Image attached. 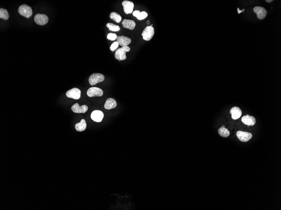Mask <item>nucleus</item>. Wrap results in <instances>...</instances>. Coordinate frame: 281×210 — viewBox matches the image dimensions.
Here are the masks:
<instances>
[{
  "instance_id": "nucleus-1",
  "label": "nucleus",
  "mask_w": 281,
  "mask_h": 210,
  "mask_svg": "<svg viewBox=\"0 0 281 210\" xmlns=\"http://www.w3.org/2000/svg\"><path fill=\"white\" fill-rule=\"evenodd\" d=\"M130 47L123 46L117 49L116 52L115 57L116 59L119 61L124 60L126 59V53L130 51Z\"/></svg>"
},
{
  "instance_id": "nucleus-2",
  "label": "nucleus",
  "mask_w": 281,
  "mask_h": 210,
  "mask_svg": "<svg viewBox=\"0 0 281 210\" xmlns=\"http://www.w3.org/2000/svg\"><path fill=\"white\" fill-rule=\"evenodd\" d=\"M18 12L19 14L26 18H30L33 14L32 8L26 4H23L19 7Z\"/></svg>"
},
{
  "instance_id": "nucleus-3",
  "label": "nucleus",
  "mask_w": 281,
  "mask_h": 210,
  "mask_svg": "<svg viewBox=\"0 0 281 210\" xmlns=\"http://www.w3.org/2000/svg\"><path fill=\"white\" fill-rule=\"evenodd\" d=\"M154 34H155L154 28H153V26H149L146 27L144 30L143 32L141 34V35L144 40L146 41H149L153 37Z\"/></svg>"
},
{
  "instance_id": "nucleus-4",
  "label": "nucleus",
  "mask_w": 281,
  "mask_h": 210,
  "mask_svg": "<svg viewBox=\"0 0 281 210\" xmlns=\"http://www.w3.org/2000/svg\"><path fill=\"white\" fill-rule=\"evenodd\" d=\"M104 80V76L102 74L94 73L89 78V83L91 85L94 86L99 83L102 82Z\"/></svg>"
},
{
  "instance_id": "nucleus-5",
  "label": "nucleus",
  "mask_w": 281,
  "mask_h": 210,
  "mask_svg": "<svg viewBox=\"0 0 281 210\" xmlns=\"http://www.w3.org/2000/svg\"><path fill=\"white\" fill-rule=\"evenodd\" d=\"M87 95L88 97H101L103 95V91L102 89L98 87H91L88 90Z\"/></svg>"
},
{
  "instance_id": "nucleus-6",
  "label": "nucleus",
  "mask_w": 281,
  "mask_h": 210,
  "mask_svg": "<svg viewBox=\"0 0 281 210\" xmlns=\"http://www.w3.org/2000/svg\"><path fill=\"white\" fill-rule=\"evenodd\" d=\"M81 91L78 88H74L66 92L67 97L74 99H78L80 98Z\"/></svg>"
},
{
  "instance_id": "nucleus-7",
  "label": "nucleus",
  "mask_w": 281,
  "mask_h": 210,
  "mask_svg": "<svg viewBox=\"0 0 281 210\" xmlns=\"http://www.w3.org/2000/svg\"><path fill=\"white\" fill-rule=\"evenodd\" d=\"M237 136L238 139L242 142H248L253 137V135L251 133L247 132L238 131L237 133Z\"/></svg>"
},
{
  "instance_id": "nucleus-8",
  "label": "nucleus",
  "mask_w": 281,
  "mask_h": 210,
  "mask_svg": "<svg viewBox=\"0 0 281 210\" xmlns=\"http://www.w3.org/2000/svg\"><path fill=\"white\" fill-rule=\"evenodd\" d=\"M34 21L38 25H44L48 23L49 18L45 14H39L35 16Z\"/></svg>"
},
{
  "instance_id": "nucleus-9",
  "label": "nucleus",
  "mask_w": 281,
  "mask_h": 210,
  "mask_svg": "<svg viewBox=\"0 0 281 210\" xmlns=\"http://www.w3.org/2000/svg\"><path fill=\"white\" fill-rule=\"evenodd\" d=\"M124 7V12L127 14L132 13L134 8V3L128 1H124L122 3Z\"/></svg>"
},
{
  "instance_id": "nucleus-10",
  "label": "nucleus",
  "mask_w": 281,
  "mask_h": 210,
  "mask_svg": "<svg viewBox=\"0 0 281 210\" xmlns=\"http://www.w3.org/2000/svg\"><path fill=\"white\" fill-rule=\"evenodd\" d=\"M104 117L103 112L100 111H94L92 112L91 118L92 120L96 122H102Z\"/></svg>"
},
{
  "instance_id": "nucleus-11",
  "label": "nucleus",
  "mask_w": 281,
  "mask_h": 210,
  "mask_svg": "<svg viewBox=\"0 0 281 210\" xmlns=\"http://www.w3.org/2000/svg\"><path fill=\"white\" fill-rule=\"evenodd\" d=\"M254 12L256 14L258 19H263L267 16V11L265 8L260 6H256L253 9Z\"/></svg>"
},
{
  "instance_id": "nucleus-12",
  "label": "nucleus",
  "mask_w": 281,
  "mask_h": 210,
  "mask_svg": "<svg viewBox=\"0 0 281 210\" xmlns=\"http://www.w3.org/2000/svg\"><path fill=\"white\" fill-rule=\"evenodd\" d=\"M71 109L75 113H85V112H87L88 110V107L87 105H83L82 106H80L78 103H76L72 107Z\"/></svg>"
},
{
  "instance_id": "nucleus-13",
  "label": "nucleus",
  "mask_w": 281,
  "mask_h": 210,
  "mask_svg": "<svg viewBox=\"0 0 281 210\" xmlns=\"http://www.w3.org/2000/svg\"><path fill=\"white\" fill-rule=\"evenodd\" d=\"M242 121L244 124L249 126H253L256 123V120L254 117L248 115L244 116L242 118Z\"/></svg>"
},
{
  "instance_id": "nucleus-14",
  "label": "nucleus",
  "mask_w": 281,
  "mask_h": 210,
  "mask_svg": "<svg viewBox=\"0 0 281 210\" xmlns=\"http://www.w3.org/2000/svg\"><path fill=\"white\" fill-rule=\"evenodd\" d=\"M230 114H231V117L233 120H237L240 118L242 115L241 110L238 107H232L230 110Z\"/></svg>"
},
{
  "instance_id": "nucleus-15",
  "label": "nucleus",
  "mask_w": 281,
  "mask_h": 210,
  "mask_svg": "<svg viewBox=\"0 0 281 210\" xmlns=\"http://www.w3.org/2000/svg\"><path fill=\"white\" fill-rule=\"evenodd\" d=\"M117 42L119 45L122 46H127L131 43V40L129 38L124 36H118L117 38Z\"/></svg>"
},
{
  "instance_id": "nucleus-16",
  "label": "nucleus",
  "mask_w": 281,
  "mask_h": 210,
  "mask_svg": "<svg viewBox=\"0 0 281 210\" xmlns=\"http://www.w3.org/2000/svg\"><path fill=\"white\" fill-rule=\"evenodd\" d=\"M122 24L124 28L128 29L130 30L134 29L136 27L135 22L133 20L124 19L122 21Z\"/></svg>"
},
{
  "instance_id": "nucleus-17",
  "label": "nucleus",
  "mask_w": 281,
  "mask_h": 210,
  "mask_svg": "<svg viewBox=\"0 0 281 210\" xmlns=\"http://www.w3.org/2000/svg\"><path fill=\"white\" fill-rule=\"evenodd\" d=\"M117 106V103L114 99L109 98L107 99L104 104V108L107 110L115 108Z\"/></svg>"
},
{
  "instance_id": "nucleus-18",
  "label": "nucleus",
  "mask_w": 281,
  "mask_h": 210,
  "mask_svg": "<svg viewBox=\"0 0 281 210\" xmlns=\"http://www.w3.org/2000/svg\"><path fill=\"white\" fill-rule=\"evenodd\" d=\"M133 15L134 17H136L138 20H142L146 19L148 17V14L145 11H142L140 12V11H135L133 12Z\"/></svg>"
},
{
  "instance_id": "nucleus-19",
  "label": "nucleus",
  "mask_w": 281,
  "mask_h": 210,
  "mask_svg": "<svg viewBox=\"0 0 281 210\" xmlns=\"http://www.w3.org/2000/svg\"><path fill=\"white\" fill-rule=\"evenodd\" d=\"M86 126H87V125H86V120L84 119H82L80 122L77 123L75 125V128L76 130L78 131L82 132L86 130Z\"/></svg>"
},
{
  "instance_id": "nucleus-20",
  "label": "nucleus",
  "mask_w": 281,
  "mask_h": 210,
  "mask_svg": "<svg viewBox=\"0 0 281 210\" xmlns=\"http://www.w3.org/2000/svg\"><path fill=\"white\" fill-rule=\"evenodd\" d=\"M218 132L220 136L224 138L227 137L230 135V131L225 127H221L219 129Z\"/></svg>"
},
{
  "instance_id": "nucleus-21",
  "label": "nucleus",
  "mask_w": 281,
  "mask_h": 210,
  "mask_svg": "<svg viewBox=\"0 0 281 210\" xmlns=\"http://www.w3.org/2000/svg\"><path fill=\"white\" fill-rule=\"evenodd\" d=\"M110 18L118 23L120 22L122 20V17L120 15L115 12H112L110 14Z\"/></svg>"
},
{
  "instance_id": "nucleus-22",
  "label": "nucleus",
  "mask_w": 281,
  "mask_h": 210,
  "mask_svg": "<svg viewBox=\"0 0 281 210\" xmlns=\"http://www.w3.org/2000/svg\"><path fill=\"white\" fill-rule=\"evenodd\" d=\"M106 26L109 30L112 32H118L120 29V27L118 25H114L111 23H108L107 24Z\"/></svg>"
},
{
  "instance_id": "nucleus-23",
  "label": "nucleus",
  "mask_w": 281,
  "mask_h": 210,
  "mask_svg": "<svg viewBox=\"0 0 281 210\" xmlns=\"http://www.w3.org/2000/svg\"><path fill=\"white\" fill-rule=\"evenodd\" d=\"M0 18L6 20L9 19V14L7 10L3 8L0 9Z\"/></svg>"
},
{
  "instance_id": "nucleus-24",
  "label": "nucleus",
  "mask_w": 281,
  "mask_h": 210,
  "mask_svg": "<svg viewBox=\"0 0 281 210\" xmlns=\"http://www.w3.org/2000/svg\"><path fill=\"white\" fill-rule=\"evenodd\" d=\"M117 35L114 33H109L107 36V38L111 41H114L117 38Z\"/></svg>"
},
{
  "instance_id": "nucleus-25",
  "label": "nucleus",
  "mask_w": 281,
  "mask_h": 210,
  "mask_svg": "<svg viewBox=\"0 0 281 210\" xmlns=\"http://www.w3.org/2000/svg\"><path fill=\"white\" fill-rule=\"evenodd\" d=\"M119 43H118L117 42H114V43H113L111 46L110 47V50L112 51H115L117 49V48H118V46H119Z\"/></svg>"
},
{
  "instance_id": "nucleus-26",
  "label": "nucleus",
  "mask_w": 281,
  "mask_h": 210,
  "mask_svg": "<svg viewBox=\"0 0 281 210\" xmlns=\"http://www.w3.org/2000/svg\"><path fill=\"white\" fill-rule=\"evenodd\" d=\"M238 13L239 14H240V13L243 12V11H245V9H243V10L242 11H240V10H239V8H238Z\"/></svg>"
},
{
  "instance_id": "nucleus-27",
  "label": "nucleus",
  "mask_w": 281,
  "mask_h": 210,
  "mask_svg": "<svg viewBox=\"0 0 281 210\" xmlns=\"http://www.w3.org/2000/svg\"><path fill=\"white\" fill-rule=\"evenodd\" d=\"M266 2H268V3H270V2H273V1L272 0H266Z\"/></svg>"
},
{
  "instance_id": "nucleus-28",
  "label": "nucleus",
  "mask_w": 281,
  "mask_h": 210,
  "mask_svg": "<svg viewBox=\"0 0 281 210\" xmlns=\"http://www.w3.org/2000/svg\"><path fill=\"white\" fill-rule=\"evenodd\" d=\"M147 24H148V25L149 24V21H147Z\"/></svg>"
},
{
  "instance_id": "nucleus-29",
  "label": "nucleus",
  "mask_w": 281,
  "mask_h": 210,
  "mask_svg": "<svg viewBox=\"0 0 281 210\" xmlns=\"http://www.w3.org/2000/svg\"><path fill=\"white\" fill-rule=\"evenodd\" d=\"M222 127H225V126H222Z\"/></svg>"
}]
</instances>
